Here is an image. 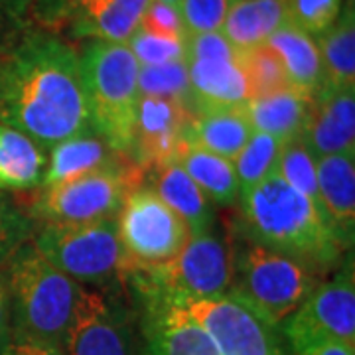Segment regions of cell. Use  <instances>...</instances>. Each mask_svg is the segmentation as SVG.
Listing matches in <instances>:
<instances>
[{"label":"cell","instance_id":"6da1fadb","mask_svg":"<svg viewBox=\"0 0 355 355\" xmlns=\"http://www.w3.org/2000/svg\"><path fill=\"white\" fill-rule=\"evenodd\" d=\"M0 123L24 132L46 150L91 132L79 51L50 34L18 40L6 53Z\"/></svg>","mask_w":355,"mask_h":355},{"label":"cell","instance_id":"7a4b0ae2","mask_svg":"<svg viewBox=\"0 0 355 355\" xmlns=\"http://www.w3.org/2000/svg\"><path fill=\"white\" fill-rule=\"evenodd\" d=\"M239 205V225L249 237L296 259L320 279L328 277L352 253L320 205L277 174L243 191Z\"/></svg>","mask_w":355,"mask_h":355},{"label":"cell","instance_id":"3957f363","mask_svg":"<svg viewBox=\"0 0 355 355\" xmlns=\"http://www.w3.org/2000/svg\"><path fill=\"white\" fill-rule=\"evenodd\" d=\"M10 306V334L64 347L81 284L40 253L34 241L18 247L0 266Z\"/></svg>","mask_w":355,"mask_h":355},{"label":"cell","instance_id":"277c9868","mask_svg":"<svg viewBox=\"0 0 355 355\" xmlns=\"http://www.w3.org/2000/svg\"><path fill=\"white\" fill-rule=\"evenodd\" d=\"M231 247V286L227 296L247 306L272 326H280L322 282L314 270L288 254L254 241L235 223Z\"/></svg>","mask_w":355,"mask_h":355},{"label":"cell","instance_id":"5b68a950","mask_svg":"<svg viewBox=\"0 0 355 355\" xmlns=\"http://www.w3.org/2000/svg\"><path fill=\"white\" fill-rule=\"evenodd\" d=\"M91 128L114 153H130L139 111V62L127 44L91 40L79 53Z\"/></svg>","mask_w":355,"mask_h":355},{"label":"cell","instance_id":"8992f818","mask_svg":"<svg viewBox=\"0 0 355 355\" xmlns=\"http://www.w3.org/2000/svg\"><path fill=\"white\" fill-rule=\"evenodd\" d=\"M32 241L51 265L81 286L99 291L125 286L127 259L114 217L89 223H42Z\"/></svg>","mask_w":355,"mask_h":355},{"label":"cell","instance_id":"52a82bcc","mask_svg":"<svg viewBox=\"0 0 355 355\" xmlns=\"http://www.w3.org/2000/svg\"><path fill=\"white\" fill-rule=\"evenodd\" d=\"M125 284H142L170 298L211 300L227 296L231 286V247L217 227L193 235L188 245L164 265L130 270Z\"/></svg>","mask_w":355,"mask_h":355},{"label":"cell","instance_id":"ba28073f","mask_svg":"<svg viewBox=\"0 0 355 355\" xmlns=\"http://www.w3.org/2000/svg\"><path fill=\"white\" fill-rule=\"evenodd\" d=\"M292 355L320 343L355 345L354 253L345 257L331 279L320 282L291 316L279 326Z\"/></svg>","mask_w":355,"mask_h":355},{"label":"cell","instance_id":"9c48e42d","mask_svg":"<svg viewBox=\"0 0 355 355\" xmlns=\"http://www.w3.org/2000/svg\"><path fill=\"white\" fill-rule=\"evenodd\" d=\"M114 221L127 259L125 277L172 261L191 239L186 221L144 186L128 191Z\"/></svg>","mask_w":355,"mask_h":355},{"label":"cell","instance_id":"30bf717a","mask_svg":"<svg viewBox=\"0 0 355 355\" xmlns=\"http://www.w3.org/2000/svg\"><path fill=\"white\" fill-rule=\"evenodd\" d=\"M140 172L132 160L121 168L93 172L87 176L40 188L30 217L42 223H89L113 219L127 193L140 184Z\"/></svg>","mask_w":355,"mask_h":355},{"label":"cell","instance_id":"8fae6325","mask_svg":"<svg viewBox=\"0 0 355 355\" xmlns=\"http://www.w3.org/2000/svg\"><path fill=\"white\" fill-rule=\"evenodd\" d=\"M65 355H139L137 312L127 288L99 291L81 286Z\"/></svg>","mask_w":355,"mask_h":355},{"label":"cell","instance_id":"7c38bea8","mask_svg":"<svg viewBox=\"0 0 355 355\" xmlns=\"http://www.w3.org/2000/svg\"><path fill=\"white\" fill-rule=\"evenodd\" d=\"M186 67L190 79L191 109L243 107L253 97L243 65V51L221 30L186 36Z\"/></svg>","mask_w":355,"mask_h":355},{"label":"cell","instance_id":"4fadbf2b","mask_svg":"<svg viewBox=\"0 0 355 355\" xmlns=\"http://www.w3.org/2000/svg\"><path fill=\"white\" fill-rule=\"evenodd\" d=\"M170 300L202 326L221 355H286L279 326L268 324L229 296L211 300Z\"/></svg>","mask_w":355,"mask_h":355},{"label":"cell","instance_id":"5bb4252c","mask_svg":"<svg viewBox=\"0 0 355 355\" xmlns=\"http://www.w3.org/2000/svg\"><path fill=\"white\" fill-rule=\"evenodd\" d=\"M139 324V355H221L214 340L162 292L125 284Z\"/></svg>","mask_w":355,"mask_h":355},{"label":"cell","instance_id":"9a60e30c","mask_svg":"<svg viewBox=\"0 0 355 355\" xmlns=\"http://www.w3.org/2000/svg\"><path fill=\"white\" fill-rule=\"evenodd\" d=\"M191 111L184 103L140 95L135 139L128 158L140 172L164 164L176 158L178 148L186 139Z\"/></svg>","mask_w":355,"mask_h":355},{"label":"cell","instance_id":"2e32d148","mask_svg":"<svg viewBox=\"0 0 355 355\" xmlns=\"http://www.w3.org/2000/svg\"><path fill=\"white\" fill-rule=\"evenodd\" d=\"M302 139L316 158L355 154V87L320 89L312 97Z\"/></svg>","mask_w":355,"mask_h":355},{"label":"cell","instance_id":"e0dca14e","mask_svg":"<svg viewBox=\"0 0 355 355\" xmlns=\"http://www.w3.org/2000/svg\"><path fill=\"white\" fill-rule=\"evenodd\" d=\"M318 205L347 249L355 235V154L316 158Z\"/></svg>","mask_w":355,"mask_h":355},{"label":"cell","instance_id":"ac0fdd59","mask_svg":"<svg viewBox=\"0 0 355 355\" xmlns=\"http://www.w3.org/2000/svg\"><path fill=\"white\" fill-rule=\"evenodd\" d=\"M150 0H76L69 26L76 38L127 44L139 30Z\"/></svg>","mask_w":355,"mask_h":355},{"label":"cell","instance_id":"d6986e66","mask_svg":"<svg viewBox=\"0 0 355 355\" xmlns=\"http://www.w3.org/2000/svg\"><path fill=\"white\" fill-rule=\"evenodd\" d=\"M148 172L150 190L174 209L190 227L191 237L216 229V205L203 193L176 160L154 166Z\"/></svg>","mask_w":355,"mask_h":355},{"label":"cell","instance_id":"ffe728a7","mask_svg":"<svg viewBox=\"0 0 355 355\" xmlns=\"http://www.w3.org/2000/svg\"><path fill=\"white\" fill-rule=\"evenodd\" d=\"M130 162L127 154L114 153L113 148L97 135L83 132L71 139H65L50 148L48 168L40 188L67 182L79 176H87L93 172L121 168Z\"/></svg>","mask_w":355,"mask_h":355},{"label":"cell","instance_id":"44dd1931","mask_svg":"<svg viewBox=\"0 0 355 355\" xmlns=\"http://www.w3.org/2000/svg\"><path fill=\"white\" fill-rule=\"evenodd\" d=\"M312 107V97L294 87H284L266 95H257L243 105L251 127L280 142L302 135Z\"/></svg>","mask_w":355,"mask_h":355},{"label":"cell","instance_id":"7402d4cb","mask_svg":"<svg viewBox=\"0 0 355 355\" xmlns=\"http://www.w3.org/2000/svg\"><path fill=\"white\" fill-rule=\"evenodd\" d=\"M266 46L279 55L292 87L310 97H314L324 87L322 55L312 36L286 22L266 40Z\"/></svg>","mask_w":355,"mask_h":355},{"label":"cell","instance_id":"603a6c76","mask_svg":"<svg viewBox=\"0 0 355 355\" xmlns=\"http://www.w3.org/2000/svg\"><path fill=\"white\" fill-rule=\"evenodd\" d=\"M251 135L253 127L243 107L203 109L191 116L184 142L219 154L227 160H235Z\"/></svg>","mask_w":355,"mask_h":355},{"label":"cell","instance_id":"cb8c5ba5","mask_svg":"<svg viewBox=\"0 0 355 355\" xmlns=\"http://www.w3.org/2000/svg\"><path fill=\"white\" fill-rule=\"evenodd\" d=\"M48 168V154L36 140L0 123V191L40 188Z\"/></svg>","mask_w":355,"mask_h":355},{"label":"cell","instance_id":"d4e9b609","mask_svg":"<svg viewBox=\"0 0 355 355\" xmlns=\"http://www.w3.org/2000/svg\"><path fill=\"white\" fill-rule=\"evenodd\" d=\"M286 22V0H233L221 34L237 50L247 51L266 44Z\"/></svg>","mask_w":355,"mask_h":355},{"label":"cell","instance_id":"484cf974","mask_svg":"<svg viewBox=\"0 0 355 355\" xmlns=\"http://www.w3.org/2000/svg\"><path fill=\"white\" fill-rule=\"evenodd\" d=\"M174 160L198 184V188L214 202V205L231 207L239 202L241 188L233 160H227L200 146H193L190 142H182Z\"/></svg>","mask_w":355,"mask_h":355},{"label":"cell","instance_id":"4316f807","mask_svg":"<svg viewBox=\"0 0 355 355\" xmlns=\"http://www.w3.org/2000/svg\"><path fill=\"white\" fill-rule=\"evenodd\" d=\"M322 65L324 85L355 87V12L354 0H347L345 8L328 32L316 38Z\"/></svg>","mask_w":355,"mask_h":355},{"label":"cell","instance_id":"83f0119b","mask_svg":"<svg viewBox=\"0 0 355 355\" xmlns=\"http://www.w3.org/2000/svg\"><path fill=\"white\" fill-rule=\"evenodd\" d=\"M280 146L282 142L279 139L266 132L253 130L251 139L247 140L241 153L233 160L241 193L259 186L261 182H265L266 178H270L277 172Z\"/></svg>","mask_w":355,"mask_h":355},{"label":"cell","instance_id":"f1b7e54d","mask_svg":"<svg viewBox=\"0 0 355 355\" xmlns=\"http://www.w3.org/2000/svg\"><path fill=\"white\" fill-rule=\"evenodd\" d=\"M275 174L282 178L291 188L318 203L316 156L306 146L302 135L282 142Z\"/></svg>","mask_w":355,"mask_h":355},{"label":"cell","instance_id":"f546056e","mask_svg":"<svg viewBox=\"0 0 355 355\" xmlns=\"http://www.w3.org/2000/svg\"><path fill=\"white\" fill-rule=\"evenodd\" d=\"M139 91L140 95L172 99V101L184 103L191 109L190 79L184 60L162 65H140Z\"/></svg>","mask_w":355,"mask_h":355},{"label":"cell","instance_id":"4dcf8cb0","mask_svg":"<svg viewBox=\"0 0 355 355\" xmlns=\"http://www.w3.org/2000/svg\"><path fill=\"white\" fill-rule=\"evenodd\" d=\"M243 65H245V71L249 77L253 97L266 95V93H272L279 89L292 87L288 83L286 71L280 64L279 55L266 44L257 46L253 50L243 51Z\"/></svg>","mask_w":355,"mask_h":355},{"label":"cell","instance_id":"1f68e13d","mask_svg":"<svg viewBox=\"0 0 355 355\" xmlns=\"http://www.w3.org/2000/svg\"><path fill=\"white\" fill-rule=\"evenodd\" d=\"M343 0H286L288 22L316 40L328 32L342 12Z\"/></svg>","mask_w":355,"mask_h":355},{"label":"cell","instance_id":"d6a6232c","mask_svg":"<svg viewBox=\"0 0 355 355\" xmlns=\"http://www.w3.org/2000/svg\"><path fill=\"white\" fill-rule=\"evenodd\" d=\"M127 46L137 58L139 65L172 64V62H182L186 58V40L160 36L140 26L130 36Z\"/></svg>","mask_w":355,"mask_h":355},{"label":"cell","instance_id":"836d02e7","mask_svg":"<svg viewBox=\"0 0 355 355\" xmlns=\"http://www.w3.org/2000/svg\"><path fill=\"white\" fill-rule=\"evenodd\" d=\"M34 219L0 191V266L10 254L34 237Z\"/></svg>","mask_w":355,"mask_h":355},{"label":"cell","instance_id":"e575fe53","mask_svg":"<svg viewBox=\"0 0 355 355\" xmlns=\"http://www.w3.org/2000/svg\"><path fill=\"white\" fill-rule=\"evenodd\" d=\"M233 0H180L178 10L186 28V36L219 32Z\"/></svg>","mask_w":355,"mask_h":355},{"label":"cell","instance_id":"d590c367","mask_svg":"<svg viewBox=\"0 0 355 355\" xmlns=\"http://www.w3.org/2000/svg\"><path fill=\"white\" fill-rule=\"evenodd\" d=\"M140 28L154 32V34H160V36H168V38L186 40V28H184L178 6L164 4L158 0L148 2V8L142 16Z\"/></svg>","mask_w":355,"mask_h":355},{"label":"cell","instance_id":"8d00e7d4","mask_svg":"<svg viewBox=\"0 0 355 355\" xmlns=\"http://www.w3.org/2000/svg\"><path fill=\"white\" fill-rule=\"evenodd\" d=\"M28 0H0V53L8 46L12 50L22 38L20 32L26 26Z\"/></svg>","mask_w":355,"mask_h":355},{"label":"cell","instance_id":"74e56055","mask_svg":"<svg viewBox=\"0 0 355 355\" xmlns=\"http://www.w3.org/2000/svg\"><path fill=\"white\" fill-rule=\"evenodd\" d=\"M0 355H65V352L62 345L55 343L38 342L10 334V340L6 342Z\"/></svg>","mask_w":355,"mask_h":355},{"label":"cell","instance_id":"f35d334b","mask_svg":"<svg viewBox=\"0 0 355 355\" xmlns=\"http://www.w3.org/2000/svg\"><path fill=\"white\" fill-rule=\"evenodd\" d=\"M76 0H34V8L46 24H60L69 20Z\"/></svg>","mask_w":355,"mask_h":355},{"label":"cell","instance_id":"ab89813d","mask_svg":"<svg viewBox=\"0 0 355 355\" xmlns=\"http://www.w3.org/2000/svg\"><path fill=\"white\" fill-rule=\"evenodd\" d=\"M8 340H10V306H8L6 286L0 279V352L4 349Z\"/></svg>","mask_w":355,"mask_h":355},{"label":"cell","instance_id":"60d3db41","mask_svg":"<svg viewBox=\"0 0 355 355\" xmlns=\"http://www.w3.org/2000/svg\"><path fill=\"white\" fill-rule=\"evenodd\" d=\"M296 355H355V345L340 342L320 343V345L308 347V349H304V352H300V354Z\"/></svg>","mask_w":355,"mask_h":355},{"label":"cell","instance_id":"b9f144b4","mask_svg":"<svg viewBox=\"0 0 355 355\" xmlns=\"http://www.w3.org/2000/svg\"><path fill=\"white\" fill-rule=\"evenodd\" d=\"M4 64H6V53H0V85H2V76H4Z\"/></svg>","mask_w":355,"mask_h":355},{"label":"cell","instance_id":"7bdbcfd3","mask_svg":"<svg viewBox=\"0 0 355 355\" xmlns=\"http://www.w3.org/2000/svg\"><path fill=\"white\" fill-rule=\"evenodd\" d=\"M158 2H164V4H172V6H178L180 0H158Z\"/></svg>","mask_w":355,"mask_h":355}]
</instances>
